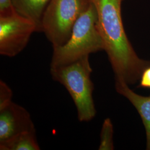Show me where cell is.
<instances>
[{"mask_svg":"<svg viewBox=\"0 0 150 150\" xmlns=\"http://www.w3.org/2000/svg\"><path fill=\"white\" fill-rule=\"evenodd\" d=\"M122 0H94L97 27L115 79L134 84L150 61L137 55L126 34L121 17Z\"/></svg>","mask_w":150,"mask_h":150,"instance_id":"cell-1","label":"cell"},{"mask_svg":"<svg viewBox=\"0 0 150 150\" xmlns=\"http://www.w3.org/2000/svg\"><path fill=\"white\" fill-rule=\"evenodd\" d=\"M92 72L89 56L69 64L50 67L52 79L64 86L72 97L80 122H89L96 115L92 95L94 85L91 79Z\"/></svg>","mask_w":150,"mask_h":150,"instance_id":"cell-2","label":"cell"},{"mask_svg":"<svg viewBox=\"0 0 150 150\" xmlns=\"http://www.w3.org/2000/svg\"><path fill=\"white\" fill-rule=\"evenodd\" d=\"M97 19L96 7L92 2L76 22L67 42L53 48L50 67L69 64L85 56L104 50Z\"/></svg>","mask_w":150,"mask_h":150,"instance_id":"cell-3","label":"cell"},{"mask_svg":"<svg viewBox=\"0 0 150 150\" xmlns=\"http://www.w3.org/2000/svg\"><path fill=\"white\" fill-rule=\"evenodd\" d=\"M90 0H51L41 20L43 32L53 48L69 40L75 23L91 4Z\"/></svg>","mask_w":150,"mask_h":150,"instance_id":"cell-4","label":"cell"},{"mask_svg":"<svg viewBox=\"0 0 150 150\" xmlns=\"http://www.w3.org/2000/svg\"><path fill=\"white\" fill-rule=\"evenodd\" d=\"M34 32H38L36 23L15 10L0 13V54L16 56L26 47Z\"/></svg>","mask_w":150,"mask_h":150,"instance_id":"cell-5","label":"cell"},{"mask_svg":"<svg viewBox=\"0 0 150 150\" xmlns=\"http://www.w3.org/2000/svg\"><path fill=\"white\" fill-rule=\"evenodd\" d=\"M36 131L30 113L12 102L0 109V142L26 132Z\"/></svg>","mask_w":150,"mask_h":150,"instance_id":"cell-6","label":"cell"},{"mask_svg":"<svg viewBox=\"0 0 150 150\" xmlns=\"http://www.w3.org/2000/svg\"><path fill=\"white\" fill-rule=\"evenodd\" d=\"M115 88L134 106L142 118L146 134V149L150 150V95L143 96L136 93L124 81L115 79Z\"/></svg>","mask_w":150,"mask_h":150,"instance_id":"cell-7","label":"cell"},{"mask_svg":"<svg viewBox=\"0 0 150 150\" xmlns=\"http://www.w3.org/2000/svg\"><path fill=\"white\" fill-rule=\"evenodd\" d=\"M51 0H12L15 11L34 22L38 32H41V20Z\"/></svg>","mask_w":150,"mask_h":150,"instance_id":"cell-8","label":"cell"},{"mask_svg":"<svg viewBox=\"0 0 150 150\" xmlns=\"http://www.w3.org/2000/svg\"><path fill=\"white\" fill-rule=\"evenodd\" d=\"M1 150H39L36 131L26 132L0 142Z\"/></svg>","mask_w":150,"mask_h":150,"instance_id":"cell-9","label":"cell"},{"mask_svg":"<svg viewBox=\"0 0 150 150\" xmlns=\"http://www.w3.org/2000/svg\"><path fill=\"white\" fill-rule=\"evenodd\" d=\"M113 127L111 120L110 118H106L102 125L100 134V150H112L113 145Z\"/></svg>","mask_w":150,"mask_h":150,"instance_id":"cell-10","label":"cell"},{"mask_svg":"<svg viewBox=\"0 0 150 150\" xmlns=\"http://www.w3.org/2000/svg\"><path fill=\"white\" fill-rule=\"evenodd\" d=\"M13 93L11 88L3 81H0V109L9 105L12 101Z\"/></svg>","mask_w":150,"mask_h":150,"instance_id":"cell-11","label":"cell"},{"mask_svg":"<svg viewBox=\"0 0 150 150\" xmlns=\"http://www.w3.org/2000/svg\"><path fill=\"white\" fill-rule=\"evenodd\" d=\"M139 80V87L150 88V66L144 71Z\"/></svg>","mask_w":150,"mask_h":150,"instance_id":"cell-12","label":"cell"},{"mask_svg":"<svg viewBox=\"0 0 150 150\" xmlns=\"http://www.w3.org/2000/svg\"><path fill=\"white\" fill-rule=\"evenodd\" d=\"M12 0H0V13H4L14 10Z\"/></svg>","mask_w":150,"mask_h":150,"instance_id":"cell-13","label":"cell"},{"mask_svg":"<svg viewBox=\"0 0 150 150\" xmlns=\"http://www.w3.org/2000/svg\"><path fill=\"white\" fill-rule=\"evenodd\" d=\"M90 1H91V2H93L94 0H90Z\"/></svg>","mask_w":150,"mask_h":150,"instance_id":"cell-14","label":"cell"},{"mask_svg":"<svg viewBox=\"0 0 150 150\" xmlns=\"http://www.w3.org/2000/svg\"><path fill=\"white\" fill-rule=\"evenodd\" d=\"M122 1H123V0H122Z\"/></svg>","mask_w":150,"mask_h":150,"instance_id":"cell-15","label":"cell"}]
</instances>
